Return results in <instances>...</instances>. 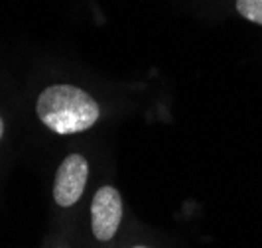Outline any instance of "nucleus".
<instances>
[{
  "label": "nucleus",
  "instance_id": "6",
  "mask_svg": "<svg viewBox=\"0 0 262 248\" xmlns=\"http://www.w3.org/2000/svg\"><path fill=\"white\" fill-rule=\"evenodd\" d=\"M132 248H146V246H132Z\"/></svg>",
  "mask_w": 262,
  "mask_h": 248
},
{
  "label": "nucleus",
  "instance_id": "4",
  "mask_svg": "<svg viewBox=\"0 0 262 248\" xmlns=\"http://www.w3.org/2000/svg\"><path fill=\"white\" fill-rule=\"evenodd\" d=\"M236 10L243 18L262 24V0H236Z\"/></svg>",
  "mask_w": 262,
  "mask_h": 248
},
{
  "label": "nucleus",
  "instance_id": "1",
  "mask_svg": "<svg viewBox=\"0 0 262 248\" xmlns=\"http://www.w3.org/2000/svg\"><path fill=\"white\" fill-rule=\"evenodd\" d=\"M36 112L57 134H77L99 120L101 108L89 93L73 85H52L38 97Z\"/></svg>",
  "mask_w": 262,
  "mask_h": 248
},
{
  "label": "nucleus",
  "instance_id": "5",
  "mask_svg": "<svg viewBox=\"0 0 262 248\" xmlns=\"http://www.w3.org/2000/svg\"><path fill=\"white\" fill-rule=\"evenodd\" d=\"M2 134H4V124H2V118H0V138H2Z\"/></svg>",
  "mask_w": 262,
  "mask_h": 248
},
{
  "label": "nucleus",
  "instance_id": "2",
  "mask_svg": "<svg viewBox=\"0 0 262 248\" xmlns=\"http://www.w3.org/2000/svg\"><path fill=\"white\" fill-rule=\"evenodd\" d=\"M89 177V166L87 160L79 154L67 156L55 173V183H53V199L59 207H71L83 195L85 185Z\"/></svg>",
  "mask_w": 262,
  "mask_h": 248
},
{
  "label": "nucleus",
  "instance_id": "3",
  "mask_svg": "<svg viewBox=\"0 0 262 248\" xmlns=\"http://www.w3.org/2000/svg\"><path fill=\"white\" fill-rule=\"evenodd\" d=\"M122 221V199L115 187L103 185L91 203L93 235L99 240H111Z\"/></svg>",
  "mask_w": 262,
  "mask_h": 248
}]
</instances>
